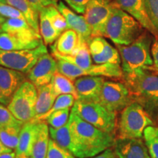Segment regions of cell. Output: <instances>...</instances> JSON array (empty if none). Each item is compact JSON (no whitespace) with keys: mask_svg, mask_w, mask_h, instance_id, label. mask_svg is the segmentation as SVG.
<instances>
[{"mask_svg":"<svg viewBox=\"0 0 158 158\" xmlns=\"http://www.w3.org/2000/svg\"><path fill=\"white\" fill-rule=\"evenodd\" d=\"M70 131L74 144L73 155L77 158H90L114 146V135L99 130L70 111Z\"/></svg>","mask_w":158,"mask_h":158,"instance_id":"6da1fadb","label":"cell"},{"mask_svg":"<svg viewBox=\"0 0 158 158\" xmlns=\"http://www.w3.org/2000/svg\"><path fill=\"white\" fill-rule=\"evenodd\" d=\"M149 31L144 32L136 40L128 45H116L120 58L124 81L133 78L153 65L152 56V37Z\"/></svg>","mask_w":158,"mask_h":158,"instance_id":"7a4b0ae2","label":"cell"},{"mask_svg":"<svg viewBox=\"0 0 158 158\" xmlns=\"http://www.w3.org/2000/svg\"><path fill=\"white\" fill-rule=\"evenodd\" d=\"M111 6V13L106 24L105 37L116 45L131 44L144 32L143 27L126 12Z\"/></svg>","mask_w":158,"mask_h":158,"instance_id":"3957f363","label":"cell"},{"mask_svg":"<svg viewBox=\"0 0 158 158\" xmlns=\"http://www.w3.org/2000/svg\"><path fill=\"white\" fill-rule=\"evenodd\" d=\"M133 101L141 105L147 111H158V75L144 70L124 81Z\"/></svg>","mask_w":158,"mask_h":158,"instance_id":"277c9868","label":"cell"},{"mask_svg":"<svg viewBox=\"0 0 158 158\" xmlns=\"http://www.w3.org/2000/svg\"><path fill=\"white\" fill-rule=\"evenodd\" d=\"M153 125L150 114L138 102L133 101L122 110L116 124V138H142L148 126Z\"/></svg>","mask_w":158,"mask_h":158,"instance_id":"5b68a950","label":"cell"},{"mask_svg":"<svg viewBox=\"0 0 158 158\" xmlns=\"http://www.w3.org/2000/svg\"><path fill=\"white\" fill-rule=\"evenodd\" d=\"M71 110L84 121L106 133L114 135L116 130V113L108 110L98 102L77 100Z\"/></svg>","mask_w":158,"mask_h":158,"instance_id":"8992f818","label":"cell"},{"mask_svg":"<svg viewBox=\"0 0 158 158\" xmlns=\"http://www.w3.org/2000/svg\"><path fill=\"white\" fill-rule=\"evenodd\" d=\"M37 99V89L27 81L13 94L7 107L18 120L26 123L34 118Z\"/></svg>","mask_w":158,"mask_h":158,"instance_id":"52a82bcc","label":"cell"},{"mask_svg":"<svg viewBox=\"0 0 158 158\" xmlns=\"http://www.w3.org/2000/svg\"><path fill=\"white\" fill-rule=\"evenodd\" d=\"M56 61L58 72L68 77L73 81L82 76H100L114 79L123 78L121 64H94L91 65L87 69H81L62 59H56Z\"/></svg>","mask_w":158,"mask_h":158,"instance_id":"ba28073f","label":"cell"},{"mask_svg":"<svg viewBox=\"0 0 158 158\" xmlns=\"http://www.w3.org/2000/svg\"><path fill=\"white\" fill-rule=\"evenodd\" d=\"M48 53L45 44L34 49L20 51L0 50V66L27 74L43 54Z\"/></svg>","mask_w":158,"mask_h":158,"instance_id":"9c48e42d","label":"cell"},{"mask_svg":"<svg viewBox=\"0 0 158 158\" xmlns=\"http://www.w3.org/2000/svg\"><path fill=\"white\" fill-rule=\"evenodd\" d=\"M133 102L127 85L123 83L105 81L99 102L110 111L117 113Z\"/></svg>","mask_w":158,"mask_h":158,"instance_id":"30bf717a","label":"cell"},{"mask_svg":"<svg viewBox=\"0 0 158 158\" xmlns=\"http://www.w3.org/2000/svg\"><path fill=\"white\" fill-rule=\"evenodd\" d=\"M111 4L108 0H90L84 16L92 30V37H105L106 27L111 13Z\"/></svg>","mask_w":158,"mask_h":158,"instance_id":"8fae6325","label":"cell"},{"mask_svg":"<svg viewBox=\"0 0 158 158\" xmlns=\"http://www.w3.org/2000/svg\"><path fill=\"white\" fill-rule=\"evenodd\" d=\"M57 71L58 67L56 59L52 55L47 53L40 56L27 76L29 81L32 83L37 89L50 84Z\"/></svg>","mask_w":158,"mask_h":158,"instance_id":"7c38bea8","label":"cell"},{"mask_svg":"<svg viewBox=\"0 0 158 158\" xmlns=\"http://www.w3.org/2000/svg\"><path fill=\"white\" fill-rule=\"evenodd\" d=\"M92 61L97 64H121L117 48H114L102 36L92 37L87 43Z\"/></svg>","mask_w":158,"mask_h":158,"instance_id":"4fadbf2b","label":"cell"},{"mask_svg":"<svg viewBox=\"0 0 158 158\" xmlns=\"http://www.w3.org/2000/svg\"><path fill=\"white\" fill-rule=\"evenodd\" d=\"M113 6L122 10L133 17L145 30L155 37H158V33L148 17L144 0H112Z\"/></svg>","mask_w":158,"mask_h":158,"instance_id":"5bb4252c","label":"cell"},{"mask_svg":"<svg viewBox=\"0 0 158 158\" xmlns=\"http://www.w3.org/2000/svg\"><path fill=\"white\" fill-rule=\"evenodd\" d=\"M113 149L118 158H151L142 138H116Z\"/></svg>","mask_w":158,"mask_h":158,"instance_id":"9a60e30c","label":"cell"},{"mask_svg":"<svg viewBox=\"0 0 158 158\" xmlns=\"http://www.w3.org/2000/svg\"><path fill=\"white\" fill-rule=\"evenodd\" d=\"M105 81L103 77L100 76H82L77 78L74 85L78 100L99 102Z\"/></svg>","mask_w":158,"mask_h":158,"instance_id":"2e32d148","label":"cell"},{"mask_svg":"<svg viewBox=\"0 0 158 158\" xmlns=\"http://www.w3.org/2000/svg\"><path fill=\"white\" fill-rule=\"evenodd\" d=\"M56 7L66 19L69 29L74 30L78 34L80 40L88 43L92 37V30L84 15L75 13L62 1L59 2Z\"/></svg>","mask_w":158,"mask_h":158,"instance_id":"e0dca14e","label":"cell"},{"mask_svg":"<svg viewBox=\"0 0 158 158\" xmlns=\"http://www.w3.org/2000/svg\"><path fill=\"white\" fill-rule=\"evenodd\" d=\"M27 81V74L0 66V90L7 98L11 100L15 92Z\"/></svg>","mask_w":158,"mask_h":158,"instance_id":"ac0fdd59","label":"cell"},{"mask_svg":"<svg viewBox=\"0 0 158 158\" xmlns=\"http://www.w3.org/2000/svg\"><path fill=\"white\" fill-rule=\"evenodd\" d=\"M2 31L29 40H43L40 34L35 31L25 19H7Z\"/></svg>","mask_w":158,"mask_h":158,"instance_id":"d6986e66","label":"cell"},{"mask_svg":"<svg viewBox=\"0 0 158 158\" xmlns=\"http://www.w3.org/2000/svg\"><path fill=\"white\" fill-rule=\"evenodd\" d=\"M38 127L39 123L28 122L23 124L20 133L19 144L15 150L16 155L30 157Z\"/></svg>","mask_w":158,"mask_h":158,"instance_id":"ffe728a7","label":"cell"},{"mask_svg":"<svg viewBox=\"0 0 158 158\" xmlns=\"http://www.w3.org/2000/svg\"><path fill=\"white\" fill-rule=\"evenodd\" d=\"M43 44H44L43 40H29L5 31L0 33V50L20 51L34 49Z\"/></svg>","mask_w":158,"mask_h":158,"instance_id":"44dd1931","label":"cell"},{"mask_svg":"<svg viewBox=\"0 0 158 158\" xmlns=\"http://www.w3.org/2000/svg\"><path fill=\"white\" fill-rule=\"evenodd\" d=\"M79 43L80 38L78 34L73 29H68L59 35L56 42L51 45V50L63 56H69L75 54Z\"/></svg>","mask_w":158,"mask_h":158,"instance_id":"7402d4cb","label":"cell"},{"mask_svg":"<svg viewBox=\"0 0 158 158\" xmlns=\"http://www.w3.org/2000/svg\"><path fill=\"white\" fill-rule=\"evenodd\" d=\"M52 56L56 59H62L71 64L76 65L81 69H87L92 64V59L89 49L86 42L80 40L78 48L75 54L69 56H63L58 54L56 51L51 50Z\"/></svg>","mask_w":158,"mask_h":158,"instance_id":"603a6c76","label":"cell"},{"mask_svg":"<svg viewBox=\"0 0 158 158\" xmlns=\"http://www.w3.org/2000/svg\"><path fill=\"white\" fill-rule=\"evenodd\" d=\"M57 97L51 83L37 88V99L35 108V116L32 119L46 114L53 106Z\"/></svg>","mask_w":158,"mask_h":158,"instance_id":"cb8c5ba5","label":"cell"},{"mask_svg":"<svg viewBox=\"0 0 158 158\" xmlns=\"http://www.w3.org/2000/svg\"><path fill=\"white\" fill-rule=\"evenodd\" d=\"M48 124L46 122L39 123V127L33 144L31 158H46L50 143Z\"/></svg>","mask_w":158,"mask_h":158,"instance_id":"d4e9b609","label":"cell"},{"mask_svg":"<svg viewBox=\"0 0 158 158\" xmlns=\"http://www.w3.org/2000/svg\"><path fill=\"white\" fill-rule=\"evenodd\" d=\"M23 122L17 121L14 123L0 127V139L6 147L11 150H15L19 144L20 133Z\"/></svg>","mask_w":158,"mask_h":158,"instance_id":"484cf974","label":"cell"},{"mask_svg":"<svg viewBox=\"0 0 158 158\" xmlns=\"http://www.w3.org/2000/svg\"><path fill=\"white\" fill-rule=\"evenodd\" d=\"M49 133L51 140H53L61 147L68 150L71 153L73 154L75 149L73 139L70 131L69 122L62 127L54 128L49 127Z\"/></svg>","mask_w":158,"mask_h":158,"instance_id":"4316f807","label":"cell"},{"mask_svg":"<svg viewBox=\"0 0 158 158\" xmlns=\"http://www.w3.org/2000/svg\"><path fill=\"white\" fill-rule=\"evenodd\" d=\"M8 5L19 10L35 31L40 33L39 13L31 7L27 0H6Z\"/></svg>","mask_w":158,"mask_h":158,"instance_id":"83f0119b","label":"cell"},{"mask_svg":"<svg viewBox=\"0 0 158 158\" xmlns=\"http://www.w3.org/2000/svg\"><path fill=\"white\" fill-rule=\"evenodd\" d=\"M39 28L40 34L45 45L54 44L60 35L43 10L39 13Z\"/></svg>","mask_w":158,"mask_h":158,"instance_id":"f1b7e54d","label":"cell"},{"mask_svg":"<svg viewBox=\"0 0 158 158\" xmlns=\"http://www.w3.org/2000/svg\"><path fill=\"white\" fill-rule=\"evenodd\" d=\"M51 84L52 85L53 90L57 96L62 94H72L76 100H78V94L73 81L58 71L54 74Z\"/></svg>","mask_w":158,"mask_h":158,"instance_id":"f546056e","label":"cell"},{"mask_svg":"<svg viewBox=\"0 0 158 158\" xmlns=\"http://www.w3.org/2000/svg\"><path fill=\"white\" fill-rule=\"evenodd\" d=\"M76 100V99L72 94H62V95H59L57 97L56 101L54 102L53 106L46 114H43V115L39 116V117L36 118H34V119H32L30 122H33V123H43V122H46V120L48 118V116L51 114L54 113V112L57 111V110L65 109V108H73Z\"/></svg>","mask_w":158,"mask_h":158,"instance_id":"4dcf8cb0","label":"cell"},{"mask_svg":"<svg viewBox=\"0 0 158 158\" xmlns=\"http://www.w3.org/2000/svg\"><path fill=\"white\" fill-rule=\"evenodd\" d=\"M43 10L46 13L47 16L50 19L52 25L54 26L55 29L59 33V35L69 29L66 19H65L64 15L57 9L56 6L50 5L48 7H45Z\"/></svg>","mask_w":158,"mask_h":158,"instance_id":"1f68e13d","label":"cell"},{"mask_svg":"<svg viewBox=\"0 0 158 158\" xmlns=\"http://www.w3.org/2000/svg\"><path fill=\"white\" fill-rule=\"evenodd\" d=\"M144 142L151 158H158V127L148 126L143 132Z\"/></svg>","mask_w":158,"mask_h":158,"instance_id":"d6a6232c","label":"cell"},{"mask_svg":"<svg viewBox=\"0 0 158 158\" xmlns=\"http://www.w3.org/2000/svg\"><path fill=\"white\" fill-rule=\"evenodd\" d=\"M70 111V108L57 110L48 116L46 120V123L48 124L49 127H62L69 122Z\"/></svg>","mask_w":158,"mask_h":158,"instance_id":"836d02e7","label":"cell"},{"mask_svg":"<svg viewBox=\"0 0 158 158\" xmlns=\"http://www.w3.org/2000/svg\"><path fill=\"white\" fill-rule=\"evenodd\" d=\"M46 158H77L70 151L61 147L58 144L50 140L48 151Z\"/></svg>","mask_w":158,"mask_h":158,"instance_id":"e575fe53","label":"cell"},{"mask_svg":"<svg viewBox=\"0 0 158 158\" xmlns=\"http://www.w3.org/2000/svg\"><path fill=\"white\" fill-rule=\"evenodd\" d=\"M148 17L158 33V0H144Z\"/></svg>","mask_w":158,"mask_h":158,"instance_id":"d590c367","label":"cell"},{"mask_svg":"<svg viewBox=\"0 0 158 158\" xmlns=\"http://www.w3.org/2000/svg\"><path fill=\"white\" fill-rule=\"evenodd\" d=\"M0 15L5 19H25L19 10L7 3L0 2Z\"/></svg>","mask_w":158,"mask_h":158,"instance_id":"8d00e7d4","label":"cell"},{"mask_svg":"<svg viewBox=\"0 0 158 158\" xmlns=\"http://www.w3.org/2000/svg\"><path fill=\"white\" fill-rule=\"evenodd\" d=\"M19 120L13 115L7 107L0 103V127L9 125Z\"/></svg>","mask_w":158,"mask_h":158,"instance_id":"74e56055","label":"cell"},{"mask_svg":"<svg viewBox=\"0 0 158 158\" xmlns=\"http://www.w3.org/2000/svg\"><path fill=\"white\" fill-rule=\"evenodd\" d=\"M63 1L75 13L84 15L90 0H63Z\"/></svg>","mask_w":158,"mask_h":158,"instance_id":"f35d334b","label":"cell"},{"mask_svg":"<svg viewBox=\"0 0 158 158\" xmlns=\"http://www.w3.org/2000/svg\"><path fill=\"white\" fill-rule=\"evenodd\" d=\"M28 3L37 13H40L45 7L50 5L56 6L59 0H27Z\"/></svg>","mask_w":158,"mask_h":158,"instance_id":"ab89813d","label":"cell"},{"mask_svg":"<svg viewBox=\"0 0 158 158\" xmlns=\"http://www.w3.org/2000/svg\"><path fill=\"white\" fill-rule=\"evenodd\" d=\"M152 56L153 59V65L149 68L150 71L158 75V37H155L152 46Z\"/></svg>","mask_w":158,"mask_h":158,"instance_id":"60d3db41","label":"cell"},{"mask_svg":"<svg viewBox=\"0 0 158 158\" xmlns=\"http://www.w3.org/2000/svg\"><path fill=\"white\" fill-rule=\"evenodd\" d=\"M90 158H118V157L114 152V149L109 148V149H107L102 152L100 153L99 155Z\"/></svg>","mask_w":158,"mask_h":158,"instance_id":"b9f144b4","label":"cell"},{"mask_svg":"<svg viewBox=\"0 0 158 158\" xmlns=\"http://www.w3.org/2000/svg\"><path fill=\"white\" fill-rule=\"evenodd\" d=\"M10 99L7 98L6 97H5L2 93L1 90H0V103L3 104L4 106H8V104L10 102Z\"/></svg>","mask_w":158,"mask_h":158,"instance_id":"7bdbcfd3","label":"cell"},{"mask_svg":"<svg viewBox=\"0 0 158 158\" xmlns=\"http://www.w3.org/2000/svg\"><path fill=\"white\" fill-rule=\"evenodd\" d=\"M13 152V150L8 149L7 147H6L5 145H4L2 142L1 139H0V155L1 154H4V153H8V152Z\"/></svg>","mask_w":158,"mask_h":158,"instance_id":"ee69618b","label":"cell"},{"mask_svg":"<svg viewBox=\"0 0 158 158\" xmlns=\"http://www.w3.org/2000/svg\"><path fill=\"white\" fill-rule=\"evenodd\" d=\"M0 158H16V154H15V152L1 154L0 155Z\"/></svg>","mask_w":158,"mask_h":158,"instance_id":"f6af8a7d","label":"cell"},{"mask_svg":"<svg viewBox=\"0 0 158 158\" xmlns=\"http://www.w3.org/2000/svg\"><path fill=\"white\" fill-rule=\"evenodd\" d=\"M6 19L5 17H3L2 15H0V33L2 32V27H3V25L4 23H5Z\"/></svg>","mask_w":158,"mask_h":158,"instance_id":"bcb514c9","label":"cell"},{"mask_svg":"<svg viewBox=\"0 0 158 158\" xmlns=\"http://www.w3.org/2000/svg\"><path fill=\"white\" fill-rule=\"evenodd\" d=\"M16 158H31V157L26 155H16Z\"/></svg>","mask_w":158,"mask_h":158,"instance_id":"7dc6e473","label":"cell"},{"mask_svg":"<svg viewBox=\"0 0 158 158\" xmlns=\"http://www.w3.org/2000/svg\"><path fill=\"white\" fill-rule=\"evenodd\" d=\"M0 2H2V3H7L6 0H0Z\"/></svg>","mask_w":158,"mask_h":158,"instance_id":"c3c4849f","label":"cell"},{"mask_svg":"<svg viewBox=\"0 0 158 158\" xmlns=\"http://www.w3.org/2000/svg\"><path fill=\"white\" fill-rule=\"evenodd\" d=\"M108 1H109V2H111V1H112V0H108Z\"/></svg>","mask_w":158,"mask_h":158,"instance_id":"681fc988","label":"cell"}]
</instances>
